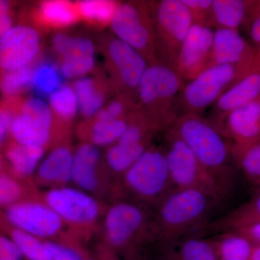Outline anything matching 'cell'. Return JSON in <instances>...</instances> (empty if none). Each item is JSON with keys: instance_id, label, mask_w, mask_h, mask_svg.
Instances as JSON below:
<instances>
[{"instance_id": "obj_1", "label": "cell", "mask_w": 260, "mask_h": 260, "mask_svg": "<svg viewBox=\"0 0 260 260\" xmlns=\"http://www.w3.org/2000/svg\"><path fill=\"white\" fill-rule=\"evenodd\" d=\"M217 203L201 191L173 189L153 210L161 248L204 234L210 211Z\"/></svg>"}, {"instance_id": "obj_2", "label": "cell", "mask_w": 260, "mask_h": 260, "mask_svg": "<svg viewBox=\"0 0 260 260\" xmlns=\"http://www.w3.org/2000/svg\"><path fill=\"white\" fill-rule=\"evenodd\" d=\"M104 228L107 244L126 260H147L148 247L161 246L153 210L133 202L120 201L109 208Z\"/></svg>"}, {"instance_id": "obj_3", "label": "cell", "mask_w": 260, "mask_h": 260, "mask_svg": "<svg viewBox=\"0 0 260 260\" xmlns=\"http://www.w3.org/2000/svg\"><path fill=\"white\" fill-rule=\"evenodd\" d=\"M171 127L228 191L236 164L232 143L208 119L197 114L179 116Z\"/></svg>"}, {"instance_id": "obj_4", "label": "cell", "mask_w": 260, "mask_h": 260, "mask_svg": "<svg viewBox=\"0 0 260 260\" xmlns=\"http://www.w3.org/2000/svg\"><path fill=\"white\" fill-rule=\"evenodd\" d=\"M184 85L177 71L167 65H148L135 93L137 109L160 131L167 130L177 119L175 106Z\"/></svg>"}, {"instance_id": "obj_5", "label": "cell", "mask_w": 260, "mask_h": 260, "mask_svg": "<svg viewBox=\"0 0 260 260\" xmlns=\"http://www.w3.org/2000/svg\"><path fill=\"white\" fill-rule=\"evenodd\" d=\"M121 184L133 203L155 209L174 189L164 149L151 145L122 176Z\"/></svg>"}, {"instance_id": "obj_6", "label": "cell", "mask_w": 260, "mask_h": 260, "mask_svg": "<svg viewBox=\"0 0 260 260\" xmlns=\"http://www.w3.org/2000/svg\"><path fill=\"white\" fill-rule=\"evenodd\" d=\"M254 68L232 64L210 67L184 84L176 102L177 119L186 114L203 115L207 109L213 107L225 92Z\"/></svg>"}, {"instance_id": "obj_7", "label": "cell", "mask_w": 260, "mask_h": 260, "mask_svg": "<svg viewBox=\"0 0 260 260\" xmlns=\"http://www.w3.org/2000/svg\"><path fill=\"white\" fill-rule=\"evenodd\" d=\"M164 149L174 189H195L216 201L223 199L227 191L202 166L189 147L171 126L166 130Z\"/></svg>"}, {"instance_id": "obj_8", "label": "cell", "mask_w": 260, "mask_h": 260, "mask_svg": "<svg viewBox=\"0 0 260 260\" xmlns=\"http://www.w3.org/2000/svg\"><path fill=\"white\" fill-rule=\"evenodd\" d=\"M150 7L159 62L174 69L192 18L182 0H161Z\"/></svg>"}, {"instance_id": "obj_9", "label": "cell", "mask_w": 260, "mask_h": 260, "mask_svg": "<svg viewBox=\"0 0 260 260\" xmlns=\"http://www.w3.org/2000/svg\"><path fill=\"white\" fill-rule=\"evenodd\" d=\"M111 28L114 35L133 47L149 65L158 64L150 3H119Z\"/></svg>"}, {"instance_id": "obj_10", "label": "cell", "mask_w": 260, "mask_h": 260, "mask_svg": "<svg viewBox=\"0 0 260 260\" xmlns=\"http://www.w3.org/2000/svg\"><path fill=\"white\" fill-rule=\"evenodd\" d=\"M39 196L77 234L90 232L107 213L100 200L81 189L64 186L49 189Z\"/></svg>"}, {"instance_id": "obj_11", "label": "cell", "mask_w": 260, "mask_h": 260, "mask_svg": "<svg viewBox=\"0 0 260 260\" xmlns=\"http://www.w3.org/2000/svg\"><path fill=\"white\" fill-rule=\"evenodd\" d=\"M3 221L44 241L55 239L67 226L59 215L39 195L5 208Z\"/></svg>"}, {"instance_id": "obj_12", "label": "cell", "mask_w": 260, "mask_h": 260, "mask_svg": "<svg viewBox=\"0 0 260 260\" xmlns=\"http://www.w3.org/2000/svg\"><path fill=\"white\" fill-rule=\"evenodd\" d=\"M53 114L39 98H29L15 113L10 137L19 144L46 148L52 141Z\"/></svg>"}, {"instance_id": "obj_13", "label": "cell", "mask_w": 260, "mask_h": 260, "mask_svg": "<svg viewBox=\"0 0 260 260\" xmlns=\"http://www.w3.org/2000/svg\"><path fill=\"white\" fill-rule=\"evenodd\" d=\"M103 52L117 93L134 95L148 67V61L133 47L116 37L107 39Z\"/></svg>"}, {"instance_id": "obj_14", "label": "cell", "mask_w": 260, "mask_h": 260, "mask_svg": "<svg viewBox=\"0 0 260 260\" xmlns=\"http://www.w3.org/2000/svg\"><path fill=\"white\" fill-rule=\"evenodd\" d=\"M213 28L193 23L181 46L174 70L184 84L189 83L212 66Z\"/></svg>"}, {"instance_id": "obj_15", "label": "cell", "mask_w": 260, "mask_h": 260, "mask_svg": "<svg viewBox=\"0 0 260 260\" xmlns=\"http://www.w3.org/2000/svg\"><path fill=\"white\" fill-rule=\"evenodd\" d=\"M53 47L60 57V73L67 79H80L95 66V47L88 37H72L57 32Z\"/></svg>"}, {"instance_id": "obj_16", "label": "cell", "mask_w": 260, "mask_h": 260, "mask_svg": "<svg viewBox=\"0 0 260 260\" xmlns=\"http://www.w3.org/2000/svg\"><path fill=\"white\" fill-rule=\"evenodd\" d=\"M40 49V37L28 25L13 26L1 35L0 64L4 72L31 64Z\"/></svg>"}, {"instance_id": "obj_17", "label": "cell", "mask_w": 260, "mask_h": 260, "mask_svg": "<svg viewBox=\"0 0 260 260\" xmlns=\"http://www.w3.org/2000/svg\"><path fill=\"white\" fill-rule=\"evenodd\" d=\"M210 122L233 146L251 144L260 138V99Z\"/></svg>"}, {"instance_id": "obj_18", "label": "cell", "mask_w": 260, "mask_h": 260, "mask_svg": "<svg viewBox=\"0 0 260 260\" xmlns=\"http://www.w3.org/2000/svg\"><path fill=\"white\" fill-rule=\"evenodd\" d=\"M107 172L102 167L101 153L97 146L83 142L74 152L72 181L88 194H102L107 183Z\"/></svg>"}, {"instance_id": "obj_19", "label": "cell", "mask_w": 260, "mask_h": 260, "mask_svg": "<svg viewBox=\"0 0 260 260\" xmlns=\"http://www.w3.org/2000/svg\"><path fill=\"white\" fill-rule=\"evenodd\" d=\"M216 64L254 68L260 64V56L239 30L216 29L214 32L212 66Z\"/></svg>"}, {"instance_id": "obj_20", "label": "cell", "mask_w": 260, "mask_h": 260, "mask_svg": "<svg viewBox=\"0 0 260 260\" xmlns=\"http://www.w3.org/2000/svg\"><path fill=\"white\" fill-rule=\"evenodd\" d=\"M74 153L69 145H59L41 162L32 179L36 187H64L72 181Z\"/></svg>"}, {"instance_id": "obj_21", "label": "cell", "mask_w": 260, "mask_h": 260, "mask_svg": "<svg viewBox=\"0 0 260 260\" xmlns=\"http://www.w3.org/2000/svg\"><path fill=\"white\" fill-rule=\"evenodd\" d=\"M260 99V64L248 72L225 92L211 108L210 121Z\"/></svg>"}, {"instance_id": "obj_22", "label": "cell", "mask_w": 260, "mask_h": 260, "mask_svg": "<svg viewBox=\"0 0 260 260\" xmlns=\"http://www.w3.org/2000/svg\"><path fill=\"white\" fill-rule=\"evenodd\" d=\"M4 147L5 158L2 167L20 180L34 184V174L45 148L19 144L13 140L8 142Z\"/></svg>"}, {"instance_id": "obj_23", "label": "cell", "mask_w": 260, "mask_h": 260, "mask_svg": "<svg viewBox=\"0 0 260 260\" xmlns=\"http://www.w3.org/2000/svg\"><path fill=\"white\" fill-rule=\"evenodd\" d=\"M252 0H213L209 27L239 30L245 27Z\"/></svg>"}, {"instance_id": "obj_24", "label": "cell", "mask_w": 260, "mask_h": 260, "mask_svg": "<svg viewBox=\"0 0 260 260\" xmlns=\"http://www.w3.org/2000/svg\"><path fill=\"white\" fill-rule=\"evenodd\" d=\"M256 223H260V189L249 201L222 218L208 224L205 232L218 234L228 231L237 230L241 228Z\"/></svg>"}, {"instance_id": "obj_25", "label": "cell", "mask_w": 260, "mask_h": 260, "mask_svg": "<svg viewBox=\"0 0 260 260\" xmlns=\"http://www.w3.org/2000/svg\"><path fill=\"white\" fill-rule=\"evenodd\" d=\"M218 260H250L256 244L242 233L228 231L210 238Z\"/></svg>"}, {"instance_id": "obj_26", "label": "cell", "mask_w": 260, "mask_h": 260, "mask_svg": "<svg viewBox=\"0 0 260 260\" xmlns=\"http://www.w3.org/2000/svg\"><path fill=\"white\" fill-rule=\"evenodd\" d=\"M131 114L114 121L88 119L82 127L80 136L85 142L97 147L115 144L126 131Z\"/></svg>"}, {"instance_id": "obj_27", "label": "cell", "mask_w": 260, "mask_h": 260, "mask_svg": "<svg viewBox=\"0 0 260 260\" xmlns=\"http://www.w3.org/2000/svg\"><path fill=\"white\" fill-rule=\"evenodd\" d=\"M73 88L78 98L80 114L85 119H91L102 109L107 97L102 80L83 77L76 80Z\"/></svg>"}, {"instance_id": "obj_28", "label": "cell", "mask_w": 260, "mask_h": 260, "mask_svg": "<svg viewBox=\"0 0 260 260\" xmlns=\"http://www.w3.org/2000/svg\"><path fill=\"white\" fill-rule=\"evenodd\" d=\"M36 188L32 183L20 180L1 167L0 205L3 209L24 200L35 198L37 196L34 192Z\"/></svg>"}, {"instance_id": "obj_29", "label": "cell", "mask_w": 260, "mask_h": 260, "mask_svg": "<svg viewBox=\"0 0 260 260\" xmlns=\"http://www.w3.org/2000/svg\"><path fill=\"white\" fill-rule=\"evenodd\" d=\"M39 18L44 25L54 28L68 27L80 19L76 5L67 1L44 2L39 10Z\"/></svg>"}, {"instance_id": "obj_30", "label": "cell", "mask_w": 260, "mask_h": 260, "mask_svg": "<svg viewBox=\"0 0 260 260\" xmlns=\"http://www.w3.org/2000/svg\"><path fill=\"white\" fill-rule=\"evenodd\" d=\"M150 147L116 143L108 149L106 154L107 166L114 174L122 177Z\"/></svg>"}, {"instance_id": "obj_31", "label": "cell", "mask_w": 260, "mask_h": 260, "mask_svg": "<svg viewBox=\"0 0 260 260\" xmlns=\"http://www.w3.org/2000/svg\"><path fill=\"white\" fill-rule=\"evenodd\" d=\"M236 165L254 185L260 184V138L244 147L233 146Z\"/></svg>"}, {"instance_id": "obj_32", "label": "cell", "mask_w": 260, "mask_h": 260, "mask_svg": "<svg viewBox=\"0 0 260 260\" xmlns=\"http://www.w3.org/2000/svg\"><path fill=\"white\" fill-rule=\"evenodd\" d=\"M3 227L7 235L17 244L25 259L51 260L50 252L44 240L5 223Z\"/></svg>"}, {"instance_id": "obj_33", "label": "cell", "mask_w": 260, "mask_h": 260, "mask_svg": "<svg viewBox=\"0 0 260 260\" xmlns=\"http://www.w3.org/2000/svg\"><path fill=\"white\" fill-rule=\"evenodd\" d=\"M119 4L107 0H85L75 3L80 18L99 26L112 23Z\"/></svg>"}, {"instance_id": "obj_34", "label": "cell", "mask_w": 260, "mask_h": 260, "mask_svg": "<svg viewBox=\"0 0 260 260\" xmlns=\"http://www.w3.org/2000/svg\"><path fill=\"white\" fill-rule=\"evenodd\" d=\"M169 247L173 248L184 260H218L210 238L191 236Z\"/></svg>"}, {"instance_id": "obj_35", "label": "cell", "mask_w": 260, "mask_h": 260, "mask_svg": "<svg viewBox=\"0 0 260 260\" xmlns=\"http://www.w3.org/2000/svg\"><path fill=\"white\" fill-rule=\"evenodd\" d=\"M49 105L52 114L65 122L72 120L79 109L74 88L66 85H61L49 95Z\"/></svg>"}, {"instance_id": "obj_36", "label": "cell", "mask_w": 260, "mask_h": 260, "mask_svg": "<svg viewBox=\"0 0 260 260\" xmlns=\"http://www.w3.org/2000/svg\"><path fill=\"white\" fill-rule=\"evenodd\" d=\"M35 68L31 64L19 69L5 72L2 78L1 89L7 96H15L32 87Z\"/></svg>"}, {"instance_id": "obj_37", "label": "cell", "mask_w": 260, "mask_h": 260, "mask_svg": "<svg viewBox=\"0 0 260 260\" xmlns=\"http://www.w3.org/2000/svg\"><path fill=\"white\" fill-rule=\"evenodd\" d=\"M61 73L54 65L44 63L34 70L32 88L43 96L50 95L61 86Z\"/></svg>"}, {"instance_id": "obj_38", "label": "cell", "mask_w": 260, "mask_h": 260, "mask_svg": "<svg viewBox=\"0 0 260 260\" xmlns=\"http://www.w3.org/2000/svg\"><path fill=\"white\" fill-rule=\"evenodd\" d=\"M51 260H85L82 251L77 246L64 241H57L55 239L45 240Z\"/></svg>"}, {"instance_id": "obj_39", "label": "cell", "mask_w": 260, "mask_h": 260, "mask_svg": "<svg viewBox=\"0 0 260 260\" xmlns=\"http://www.w3.org/2000/svg\"><path fill=\"white\" fill-rule=\"evenodd\" d=\"M192 18L193 23L209 26L213 0H182Z\"/></svg>"}, {"instance_id": "obj_40", "label": "cell", "mask_w": 260, "mask_h": 260, "mask_svg": "<svg viewBox=\"0 0 260 260\" xmlns=\"http://www.w3.org/2000/svg\"><path fill=\"white\" fill-rule=\"evenodd\" d=\"M245 28L251 39V44L260 56V0H252Z\"/></svg>"}, {"instance_id": "obj_41", "label": "cell", "mask_w": 260, "mask_h": 260, "mask_svg": "<svg viewBox=\"0 0 260 260\" xmlns=\"http://www.w3.org/2000/svg\"><path fill=\"white\" fill-rule=\"evenodd\" d=\"M23 253L7 234L0 237V260H24Z\"/></svg>"}, {"instance_id": "obj_42", "label": "cell", "mask_w": 260, "mask_h": 260, "mask_svg": "<svg viewBox=\"0 0 260 260\" xmlns=\"http://www.w3.org/2000/svg\"><path fill=\"white\" fill-rule=\"evenodd\" d=\"M15 110L10 107H2L0 113V141L2 147L8 143V138L11 133L12 123L14 117Z\"/></svg>"}, {"instance_id": "obj_43", "label": "cell", "mask_w": 260, "mask_h": 260, "mask_svg": "<svg viewBox=\"0 0 260 260\" xmlns=\"http://www.w3.org/2000/svg\"><path fill=\"white\" fill-rule=\"evenodd\" d=\"M8 2L1 0L0 2V31L1 35L8 31L12 27L11 14Z\"/></svg>"}, {"instance_id": "obj_44", "label": "cell", "mask_w": 260, "mask_h": 260, "mask_svg": "<svg viewBox=\"0 0 260 260\" xmlns=\"http://www.w3.org/2000/svg\"><path fill=\"white\" fill-rule=\"evenodd\" d=\"M237 232L242 233L255 244L260 245V223L253 224L248 226L237 229Z\"/></svg>"}, {"instance_id": "obj_45", "label": "cell", "mask_w": 260, "mask_h": 260, "mask_svg": "<svg viewBox=\"0 0 260 260\" xmlns=\"http://www.w3.org/2000/svg\"><path fill=\"white\" fill-rule=\"evenodd\" d=\"M161 258L162 260H184L178 254L177 251L173 248H162L161 251Z\"/></svg>"}, {"instance_id": "obj_46", "label": "cell", "mask_w": 260, "mask_h": 260, "mask_svg": "<svg viewBox=\"0 0 260 260\" xmlns=\"http://www.w3.org/2000/svg\"><path fill=\"white\" fill-rule=\"evenodd\" d=\"M250 260H260V245L256 244Z\"/></svg>"}, {"instance_id": "obj_47", "label": "cell", "mask_w": 260, "mask_h": 260, "mask_svg": "<svg viewBox=\"0 0 260 260\" xmlns=\"http://www.w3.org/2000/svg\"><path fill=\"white\" fill-rule=\"evenodd\" d=\"M85 260H96V259H88V258H86V259H85ZM102 260H119V259H116V258H114V259H102Z\"/></svg>"}, {"instance_id": "obj_48", "label": "cell", "mask_w": 260, "mask_h": 260, "mask_svg": "<svg viewBox=\"0 0 260 260\" xmlns=\"http://www.w3.org/2000/svg\"><path fill=\"white\" fill-rule=\"evenodd\" d=\"M258 187L260 188V184H259V186H258Z\"/></svg>"}]
</instances>
